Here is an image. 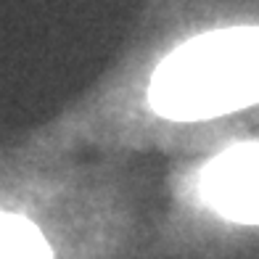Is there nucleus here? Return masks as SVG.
<instances>
[{
    "instance_id": "2",
    "label": "nucleus",
    "mask_w": 259,
    "mask_h": 259,
    "mask_svg": "<svg viewBox=\"0 0 259 259\" xmlns=\"http://www.w3.org/2000/svg\"><path fill=\"white\" fill-rule=\"evenodd\" d=\"M180 214L228 230H259V133L214 143L178 180Z\"/></svg>"
},
{
    "instance_id": "1",
    "label": "nucleus",
    "mask_w": 259,
    "mask_h": 259,
    "mask_svg": "<svg viewBox=\"0 0 259 259\" xmlns=\"http://www.w3.org/2000/svg\"><path fill=\"white\" fill-rule=\"evenodd\" d=\"M259 122V0H140L114 61L27 138V156L82 146H204Z\"/></svg>"
}]
</instances>
